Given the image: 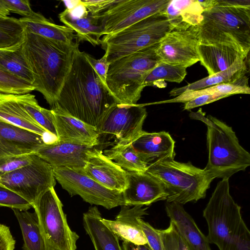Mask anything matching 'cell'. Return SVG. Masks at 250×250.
Wrapping results in <instances>:
<instances>
[{
  "mask_svg": "<svg viewBox=\"0 0 250 250\" xmlns=\"http://www.w3.org/2000/svg\"><path fill=\"white\" fill-rule=\"evenodd\" d=\"M215 93L226 95L228 97L238 94H250V88L248 85V78L246 75L234 83H221L200 90L185 92L172 99L158 102L154 104L185 103L201 95Z\"/></svg>",
  "mask_w": 250,
  "mask_h": 250,
  "instance_id": "31",
  "label": "cell"
},
{
  "mask_svg": "<svg viewBox=\"0 0 250 250\" xmlns=\"http://www.w3.org/2000/svg\"><path fill=\"white\" fill-rule=\"evenodd\" d=\"M204 11L198 0H170L165 13L171 30L199 25Z\"/></svg>",
  "mask_w": 250,
  "mask_h": 250,
  "instance_id": "24",
  "label": "cell"
},
{
  "mask_svg": "<svg viewBox=\"0 0 250 250\" xmlns=\"http://www.w3.org/2000/svg\"><path fill=\"white\" fill-rule=\"evenodd\" d=\"M22 45L0 49V69L34 85V79L23 54Z\"/></svg>",
  "mask_w": 250,
  "mask_h": 250,
  "instance_id": "32",
  "label": "cell"
},
{
  "mask_svg": "<svg viewBox=\"0 0 250 250\" xmlns=\"http://www.w3.org/2000/svg\"><path fill=\"white\" fill-rule=\"evenodd\" d=\"M198 25L199 44H222L247 57L250 50V0H217Z\"/></svg>",
  "mask_w": 250,
  "mask_h": 250,
  "instance_id": "3",
  "label": "cell"
},
{
  "mask_svg": "<svg viewBox=\"0 0 250 250\" xmlns=\"http://www.w3.org/2000/svg\"><path fill=\"white\" fill-rule=\"evenodd\" d=\"M35 153L0 157V177L30 164Z\"/></svg>",
  "mask_w": 250,
  "mask_h": 250,
  "instance_id": "40",
  "label": "cell"
},
{
  "mask_svg": "<svg viewBox=\"0 0 250 250\" xmlns=\"http://www.w3.org/2000/svg\"><path fill=\"white\" fill-rule=\"evenodd\" d=\"M0 207L28 210L32 205L25 199L4 187L0 186Z\"/></svg>",
  "mask_w": 250,
  "mask_h": 250,
  "instance_id": "39",
  "label": "cell"
},
{
  "mask_svg": "<svg viewBox=\"0 0 250 250\" xmlns=\"http://www.w3.org/2000/svg\"><path fill=\"white\" fill-rule=\"evenodd\" d=\"M123 195L126 206H149L166 200L167 193L163 184L146 171H127V186Z\"/></svg>",
  "mask_w": 250,
  "mask_h": 250,
  "instance_id": "15",
  "label": "cell"
},
{
  "mask_svg": "<svg viewBox=\"0 0 250 250\" xmlns=\"http://www.w3.org/2000/svg\"><path fill=\"white\" fill-rule=\"evenodd\" d=\"M10 12L4 4L2 0H0V18H6L8 17Z\"/></svg>",
  "mask_w": 250,
  "mask_h": 250,
  "instance_id": "48",
  "label": "cell"
},
{
  "mask_svg": "<svg viewBox=\"0 0 250 250\" xmlns=\"http://www.w3.org/2000/svg\"><path fill=\"white\" fill-rule=\"evenodd\" d=\"M160 235L164 250H191L171 222Z\"/></svg>",
  "mask_w": 250,
  "mask_h": 250,
  "instance_id": "38",
  "label": "cell"
},
{
  "mask_svg": "<svg viewBox=\"0 0 250 250\" xmlns=\"http://www.w3.org/2000/svg\"><path fill=\"white\" fill-rule=\"evenodd\" d=\"M227 97L226 95L218 93L201 95L184 103V109L189 110L195 107L207 104Z\"/></svg>",
  "mask_w": 250,
  "mask_h": 250,
  "instance_id": "45",
  "label": "cell"
},
{
  "mask_svg": "<svg viewBox=\"0 0 250 250\" xmlns=\"http://www.w3.org/2000/svg\"><path fill=\"white\" fill-rule=\"evenodd\" d=\"M15 244L9 228L0 224V250H14Z\"/></svg>",
  "mask_w": 250,
  "mask_h": 250,
  "instance_id": "46",
  "label": "cell"
},
{
  "mask_svg": "<svg viewBox=\"0 0 250 250\" xmlns=\"http://www.w3.org/2000/svg\"><path fill=\"white\" fill-rule=\"evenodd\" d=\"M2 1L10 12L23 17H28L34 12L28 0H2Z\"/></svg>",
  "mask_w": 250,
  "mask_h": 250,
  "instance_id": "42",
  "label": "cell"
},
{
  "mask_svg": "<svg viewBox=\"0 0 250 250\" xmlns=\"http://www.w3.org/2000/svg\"><path fill=\"white\" fill-rule=\"evenodd\" d=\"M241 208L230 194L229 179H222L203 210L208 226L207 238L219 250H250V232Z\"/></svg>",
  "mask_w": 250,
  "mask_h": 250,
  "instance_id": "4",
  "label": "cell"
},
{
  "mask_svg": "<svg viewBox=\"0 0 250 250\" xmlns=\"http://www.w3.org/2000/svg\"><path fill=\"white\" fill-rule=\"evenodd\" d=\"M59 18L65 26L76 32L79 41L88 42L93 46L100 45L104 33L97 19L89 14L86 16L75 17L66 8L59 14Z\"/></svg>",
  "mask_w": 250,
  "mask_h": 250,
  "instance_id": "29",
  "label": "cell"
},
{
  "mask_svg": "<svg viewBox=\"0 0 250 250\" xmlns=\"http://www.w3.org/2000/svg\"><path fill=\"white\" fill-rule=\"evenodd\" d=\"M78 42L67 43L34 34L25 29L22 50L34 77L35 90L52 108L70 70Z\"/></svg>",
  "mask_w": 250,
  "mask_h": 250,
  "instance_id": "2",
  "label": "cell"
},
{
  "mask_svg": "<svg viewBox=\"0 0 250 250\" xmlns=\"http://www.w3.org/2000/svg\"><path fill=\"white\" fill-rule=\"evenodd\" d=\"M56 183L52 167L35 153L30 164L0 177V186L16 193L32 207Z\"/></svg>",
  "mask_w": 250,
  "mask_h": 250,
  "instance_id": "10",
  "label": "cell"
},
{
  "mask_svg": "<svg viewBox=\"0 0 250 250\" xmlns=\"http://www.w3.org/2000/svg\"><path fill=\"white\" fill-rule=\"evenodd\" d=\"M56 180L71 196L79 195L91 205L110 209L125 205L123 192L107 188L81 171L53 168Z\"/></svg>",
  "mask_w": 250,
  "mask_h": 250,
  "instance_id": "12",
  "label": "cell"
},
{
  "mask_svg": "<svg viewBox=\"0 0 250 250\" xmlns=\"http://www.w3.org/2000/svg\"><path fill=\"white\" fill-rule=\"evenodd\" d=\"M103 153L126 171H146L148 166L132 145L113 146Z\"/></svg>",
  "mask_w": 250,
  "mask_h": 250,
  "instance_id": "33",
  "label": "cell"
},
{
  "mask_svg": "<svg viewBox=\"0 0 250 250\" xmlns=\"http://www.w3.org/2000/svg\"><path fill=\"white\" fill-rule=\"evenodd\" d=\"M123 250H151L147 244L137 245L130 242L123 241Z\"/></svg>",
  "mask_w": 250,
  "mask_h": 250,
  "instance_id": "47",
  "label": "cell"
},
{
  "mask_svg": "<svg viewBox=\"0 0 250 250\" xmlns=\"http://www.w3.org/2000/svg\"><path fill=\"white\" fill-rule=\"evenodd\" d=\"M81 172L111 190L123 192L127 186V171L97 147H93Z\"/></svg>",
  "mask_w": 250,
  "mask_h": 250,
  "instance_id": "17",
  "label": "cell"
},
{
  "mask_svg": "<svg viewBox=\"0 0 250 250\" xmlns=\"http://www.w3.org/2000/svg\"><path fill=\"white\" fill-rule=\"evenodd\" d=\"M189 116L207 127L208 159L204 170L213 179H229L250 165V154L240 145L231 127L211 115L206 116L201 108Z\"/></svg>",
  "mask_w": 250,
  "mask_h": 250,
  "instance_id": "5",
  "label": "cell"
},
{
  "mask_svg": "<svg viewBox=\"0 0 250 250\" xmlns=\"http://www.w3.org/2000/svg\"><path fill=\"white\" fill-rule=\"evenodd\" d=\"M86 56L102 81L106 85L107 73L110 64L107 61V54L105 53L104 55L99 59H96L86 53Z\"/></svg>",
  "mask_w": 250,
  "mask_h": 250,
  "instance_id": "43",
  "label": "cell"
},
{
  "mask_svg": "<svg viewBox=\"0 0 250 250\" xmlns=\"http://www.w3.org/2000/svg\"><path fill=\"white\" fill-rule=\"evenodd\" d=\"M170 31L165 12L151 15L117 33L103 36L100 45L110 63L125 56L159 43Z\"/></svg>",
  "mask_w": 250,
  "mask_h": 250,
  "instance_id": "8",
  "label": "cell"
},
{
  "mask_svg": "<svg viewBox=\"0 0 250 250\" xmlns=\"http://www.w3.org/2000/svg\"><path fill=\"white\" fill-rule=\"evenodd\" d=\"M166 211L180 235L191 250H211L207 237L200 230L183 205L167 202Z\"/></svg>",
  "mask_w": 250,
  "mask_h": 250,
  "instance_id": "21",
  "label": "cell"
},
{
  "mask_svg": "<svg viewBox=\"0 0 250 250\" xmlns=\"http://www.w3.org/2000/svg\"><path fill=\"white\" fill-rule=\"evenodd\" d=\"M143 231L147 240V245L151 250H164L160 235V229L154 228L142 219L140 222Z\"/></svg>",
  "mask_w": 250,
  "mask_h": 250,
  "instance_id": "41",
  "label": "cell"
},
{
  "mask_svg": "<svg viewBox=\"0 0 250 250\" xmlns=\"http://www.w3.org/2000/svg\"><path fill=\"white\" fill-rule=\"evenodd\" d=\"M175 141L165 131L149 133L143 130L132 146L149 165L167 156H174Z\"/></svg>",
  "mask_w": 250,
  "mask_h": 250,
  "instance_id": "22",
  "label": "cell"
},
{
  "mask_svg": "<svg viewBox=\"0 0 250 250\" xmlns=\"http://www.w3.org/2000/svg\"><path fill=\"white\" fill-rule=\"evenodd\" d=\"M51 109L57 141L91 147L99 146V134L97 129L57 107Z\"/></svg>",
  "mask_w": 250,
  "mask_h": 250,
  "instance_id": "19",
  "label": "cell"
},
{
  "mask_svg": "<svg viewBox=\"0 0 250 250\" xmlns=\"http://www.w3.org/2000/svg\"><path fill=\"white\" fill-rule=\"evenodd\" d=\"M248 72L245 60L239 59L226 70L208 76L181 87L172 89L169 93L171 96H177L184 93L202 89L221 83H231L239 80Z\"/></svg>",
  "mask_w": 250,
  "mask_h": 250,
  "instance_id": "28",
  "label": "cell"
},
{
  "mask_svg": "<svg viewBox=\"0 0 250 250\" xmlns=\"http://www.w3.org/2000/svg\"><path fill=\"white\" fill-rule=\"evenodd\" d=\"M19 222L23 237L22 250H44L43 239L36 212L12 209Z\"/></svg>",
  "mask_w": 250,
  "mask_h": 250,
  "instance_id": "30",
  "label": "cell"
},
{
  "mask_svg": "<svg viewBox=\"0 0 250 250\" xmlns=\"http://www.w3.org/2000/svg\"><path fill=\"white\" fill-rule=\"evenodd\" d=\"M0 119L44 137L50 135L20 104L17 95L0 92Z\"/></svg>",
  "mask_w": 250,
  "mask_h": 250,
  "instance_id": "26",
  "label": "cell"
},
{
  "mask_svg": "<svg viewBox=\"0 0 250 250\" xmlns=\"http://www.w3.org/2000/svg\"><path fill=\"white\" fill-rule=\"evenodd\" d=\"M83 5L86 8L89 14L97 16L112 5L115 0H81Z\"/></svg>",
  "mask_w": 250,
  "mask_h": 250,
  "instance_id": "44",
  "label": "cell"
},
{
  "mask_svg": "<svg viewBox=\"0 0 250 250\" xmlns=\"http://www.w3.org/2000/svg\"><path fill=\"white\" fill-rule=\"evenodd\" d=\"M197 51L199 61L208 76L224 71L237 60L247 58L234 48L222 44H199Z\"/></svg>",
  "mask_w": 250,
  "mask_h": 250,
  "instance_id": "23",
  "label": "cell"
},
{
  "mask_svg": "<svg viewBox=\"0 0 250 250\" xmlns=\"http://www.w3.org/2000/svg\"><path fill=\"white\" fill-rule=\"evenodd\" d=\"M101 214L96 206L89 207L83 214V225L95 250H123L119 238L101 221Z\"/></svg>",
  "mask_w": 250,
  "mask_h": 250,
  "instance_id": "25",
  "label": "cell"
},
{
  "mask_svg": "<svg viewBox=\"0 0 250 250\" xmlns=\"http://www.w3.org/2000/svg\"><path fill=\"white\" fill-rule=\"evenodd\" d=\"M187 68L160 62L151 70L144 82L145 86L165 87V81L180 83L187 74Z\"/></svg>",
  "mask_w": 250,
  "mask_h": 250,
  "instance_id": "35",
  "label": "cell"
},
{
  "mask_svg": "<svg viewBox=\"0 0 250 250\" xmlns=\"http://www.w3.org/2000/svg\"><path fill=\"white\" fill-rule=\"evenodd\" d=\"M33 208L38 217L44 250H76L79 236L69 228L54 188L42 194Z\"/></svg>",
  "mask_w": 250,
  "mask_h": 250,
  "instance_id": "9",
  "label": "cell"
},
{
  "mask_svg": "<svg viewBox=\"0 0 250 250\" xmlns=\"http://www.w3.org/2000/svg\"><path fill=\"white\" fill-rule=\"evenodd\" d=\"M157 43L110 63L106 84L117 104L132 105L141 96L146 77L160 62Z\"/></svg>",
  "mask_w": 250,
  "mask_h": 250,
  "instance_id": "6",
  "label": "cell"
},
{
  "mask_svg": "<svg viewBox=\"0 0 250 250\" xmlns=\"http://www.w3.org/2000/svg\"><path fill=\"white\" fill-rule=\"evenodd\" d=\"M34 90L33 84L0 69V92L21 95Z\"/></svg>",
  "mask_w": 250,
  "mask_h": 250,
  "instance_id": "37",
  "label": "cell"
},
{
  "mask_svg": "<svg viewBox=\"0 0 250 250\" xmlns=\"http://www.w3.org/2000/svg\"><path fill=\"white\" fill-rule=\"evenodd\" d=\"M142 205L131 206L123 205L115 220L102 218V222L123 241H128L137 245L147 244L143 231L141 220L147 214V208Z\"/></svg>",
  "mask_w": 250,
  "mask_h": 250,
  "instance_id": "20",
  "label": "cell"
},
{
  "mask_svg": "<svg viewBox=\"0 0 250 250\" xmlns=\"http://www.w3.org/2000/svg\"><path fill=\"white\" fill-rule=\"evenodd\" d=\"M92 148L56 140L45 144L35 154L53 168L67 167L82 171Z\"/></svg>",
  "mask_w": 250,
  "mask_h": 250,
  "instance_id": "18",
  "label": "cell"
},
{
  "mask_svg": "<svg viewBox=\"0 0 250 250\" xmlns=\"http://www.w3.org/2000/svg\"><path fill=\"white\" fill-rule=\"evenodd\" d=\"M25 27L19 19L0 18V49H8L21 45L24 41Z\"/></svg>",
  "mask_w": 250,
  "mask_h": 250,
  "instance_id": "36",
  "label": "cell"
},
{
  "mask_svg": "<svg viewBox=\"0 0 250 250\" xmlns=\"http://www.w3.org/2000/svg\"><path fill=\"white\" fill-rule=\"evenodd\" d=\"M146 116L144 104H116L98 130L99 145L104 140H113V146L132 145L143 131Z\"/></svg>",
  "mask_w": 250,
  "mask_h": 250,
  "instance_id": "11",
  "label": "cell"
},
{
  "mask_svg": "<svg viewBox=\"0 0 250 250\" xmlns=\"http://www.w3.org/2000/svg\"><path fill=\"white\" fill-rule=\"evenodd\" d=\"M170 0H115L99 20L104 36L112 34L151 15L165 12Z\"/></svg>",
  "mask_w": 250,
  "mask_h": 250,
  "instance_id": "13",
  "label": "cell"
},
{
  "mask_svg": "<svg viewBox=\"0 0 250 250\" xmlns=\"http://www.w3.org/2000/svg\"><path fill=\"white\" fill-rule=\"evenodd\" d=\"M167 156L149 164L146 171L157 178L167 193V202L182 205L196 202L206 197L214 179L204 169L190 162L182 163Z\"/></svg>",
  "mask_w": 250,
  "mask_h": 250,
  "instance_id": "7",
  "label": "cell"
},
{
  "mask_svg": "<svg viewBox=\"0 0 250 250\" xmlns=\"http://www.w3.org/2000/svg\"><path fill=\"white\" fill-rule=\"evenodd\" d=\"M19 20L29 32L48 39L71 43L77 39L72 29L51 22L40 13L34 12Z\"/></svg>",
  "mask_w": 250,
  "mask_h": 250,
  "instance_id": "27",
  "label": "cell"
},
{
  "mask_svg": "<svg viewBox=\"0 0 250 250\" xmlns=\"http://www.w3.org/2000/svg\"><path fill=\"white\" fill-rule=\"evenodd\" d=\"M20 104L29 115L52 137L57 139L54 123V115L51 109L41 107L34 95L30 93L17 95Z\"/></svg>",
  "mask_w": 250,
  "mask_h": 250,
  "instance_id": "34",
  "label": "cell"
},
{
  "mask_svg": "<svg viewBox=\"0 0 250 250\" xmlns=\"http://www.w3.org/2000/svg\"><path fill=\"white\" fill-rule=\"evenodd\" d=\"M116 104L107 86L88 61L86 52L77 48L54 106L98 131Z\"/></svg>",
  "mask_w": 250,
  "mask_h": 250,
  "instance_id": "1",
  "label": "cell"
},
{
  "mask_svg": "<svg viewBox=\"0 0 250 250\" xmlns=\"http://www.w3.org/2000/svg\"><path fill=\"white\" fill-rule=\"evenodd\" d=\"M45 137L0 119V157L35 153Z\"/></svg>",
  "mask_w": 250,
  "mask_h": 250,
  "instance_id": "16",
  "label": "cell"
},
{
  "mask_svg": "<svg viewBox=\"0 0 250 250\" xmlns=\"http://www.w3.org/2000/svg\"><path fill=\"white\" fill-rule=\"evenodd\" d=\"M198 26L173 29L159 42L156 53L161 62L187 68L199 61Z\"/></svg>",
  "mask_w": 250,
  "mask_h": 250,
  "instance_id": "14",
  "label": "cell"
}]
</instances>
